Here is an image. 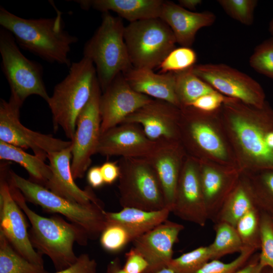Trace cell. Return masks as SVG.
<instances>
[{"label":"cell","mask_w":273,"mask_h":273,"mask_svg":"<svg viewBox=\"0 0 273 273\" xmlns=\"http://www.w3.org/2000/svg\"><path fill=\"white\" fill-rule=\"evenodd\" d=\"M256 206L252 188L239 184L224 201L214 222H226L235 228L239 220Z\"/></svg>","instance_id":"4316f807"},{"label":"cell","mask_w":273,"mask_h":273,"mask_svg":"<svg viewBox=\"0 0 273 273\" xmlns=\"http://www.w3.org/2000/svg\"><path fill=\"white\" fill-rule=\"evenodd\" d=\"M0 159L18 163L27 171L30 181L45 188L52 177L51 167L44 161L35 155L25 152L22 149L1 141Z\"/></svg>","instance_id":"484cf974"},{"label":"cell","mask_w":273,"mask_h":273,"mask_svg":"<svg viewBox=\"0 0 273 273\" xmlns=\"http://www.w3.org/2000/svg\"><path fill=\"white\" fill-rule=\"evenodd\" d=\"M270 216L272 221H273V210L267 212Z\"/></svg>","instance_id":"816d5d0a"},{"label":"cell","mask_w":273,"mask_h":273,"mask_svg":"<svg viewBox=\"0 0 273 273\" xmlns=\"http://www.w3.org/2000/svg\"><path fill=\"white\" fill-rule=\"evenodd\" d=\"M257 206L268 212L273 210V170H266L256 180L252 188Z\"/></svg>","instance_id":"f35d334b"},{"label":"cell","mask_w":273,"mask_h":273,"mask_svg":"<svg viewBox=\"0 0 273 273\" xmlns=\"http://www.w3.org/2000/svg\"><path fill=\"white\" fill-rule=\"evenodd\" d=\"M249 63L255 71L273 80V37L255 47Z\"/></svg>","instance_id":"e575fe53"},{"label":"cell","mask_w":273,"mask_h":273,"mask_svg":"<svg viewBox=\"0 0 273 273\" xmlns=\"http://www.w3.org/2000/svg\"><path fill=\"white\" fill-rule=\"evenodd\" d=\"M192 67L174 73L175 94L180 108L188 106L202 96L217 92L197 76Z\"/></svg>","instance_id":"83f0119b"},{"label":"cell","mask_w":273,"mask_h":273,"mask_svg":"<svg viewBox=\"0 0 273 273\" xmlns=\"http://www.w3.org/2000/svg\"><path fill=\"white\" fill-rule=\"evenodd\" d=\"M264 267L259 262V253H254L247 262L234 273H261Z\"/></svg>","instance_id":"ee69618b"},{"label":"cell","mask_w":273,"mask_h":273,"mask_svg":"<svg viewBox=\"0 0 273 273\" xmlns=\"http://www.w3.org/2000/svg\"><path fill=\"white\" fill-rule=\"evenodd\" d=\"M122 74L135 92L169 102L180 109L175 94L174 73H156L152 69L132 67Z\"/></svg>","instance_id":"7402d4cb"},{"label":"cell","mask_w":273,"mask_h":273,"mask_svg":"<svg viewBox=\"0 0 273 273\" xmlns=\"http://www.w3.org/2000/svg\"><path fill=\"white\" fill-rule=\"evenodd\" d=\"M179 142L161 141L146 158L153 167L160 183L166 207L171 212L181 170L183 153Z\"/></svg>","instance_id":"44dd1931"},{"label":"cell","mask_w":273,"mask_h":273,"mask_svg":"<svg viewBox=\"0 0 273 273\" xmlns=\"http://www.w3.org/2000/svg\"><path fill=\"white\" fill-rule=\"evenodd\" d=\"M22 106L11 97L8 101L1 99L0 141L22 149H30L43 161L48 159L49 154L71 146V141L55 138L24 126L20 120Z\"/></svg>","instance_id":"30bf717a"},{"label":"cell","mask_w":273,"mask_h":273,"mask_svg":"<svg viewBox=\"0 0 273 273\" xmlns=\"http://www.w3.org/2000/svg\"><path fill=\"white\" fill-rule=\"evenodd\" d=\"M161 141H153L135 123H123L101 134L96 154L121 157L146 158Z\"/></svg>","instance_id":"e0dca14e"},{"label":"cell","mask_w":273,"mask_h":273,"mask_svg":"<svg viewBox=\"0 0 273 273\" xmlns=\"http://www.w3.org/2000/svg\"><path fill=\"white\" fill-rule=\"evenodd\" d=\"M124 39L133 67L152 70L176 43L171 29L160 18L129 23L125 26Z\"/></svg>","instance_id":"ba28073f"},{"label":"cell","mask_w":273,"mask_h":273,"mask_svg":"<svg viewBox=\"0 0 273 273\" xmlns=\"http://www.w3.org/2000/svg\"><path fill=\"white\" fill-rule=\"evenodd\" d=\"M100 168L105 184L111 185L118 179L120 175L118 164L108 161L104 163Z\"/></svg>","instance_id":"7bdbcfd3"},{"label":"cell","mask_w":273,"mask_h":273,"mask_svg":"<svg viewBox=\"0 0 273 273\" xmlns=\"http://www.w3.org/2000/svg\"><path fill=\"white\" fill-rule=\"evenodd\" d=\"M121 18L102 13V22L85 43L83 57L92 61L102 92L119 74L133 67L124 39Z\"/></svg>","instance_id":"277c9868"},{"label":"cell","mask_w":273,"mask_h":273,"mask_svg":"<svg viewBox=\"0 0 273 273\" xmlns=\"http://www.w3.org/2000/svg\"><path fill=\"white\" fill-rule=\"evenodd\" d=\"M215 239L208 245L213 259H218L228 254L240 253L244 248L243 243L235 228L223 222L215 223Z\"/></svg>","instance_id":"f546056e"},{"label":"cell","mask_w":273,"mask_h":273,"mask_svg":"<svg viewBox=\"0 0 273 273\" xmlns=\"http://www.w3.org/2000/svg\"><path fill=\"white\" fill-rule=\"evenodd\" d=\"M228 99L229 97H225L218 92H215L201 96L188 106L203 112L209 113L218 109Z\"/></svg>","instance_id":"ab89813d"},{"label":"cell","mask_w":273,"mask_h":273,"mask_svg":"<svg viewBox=\"0 0 273 273\" xmlns=\"http://www.w3.org/2000/svg\"><path fill=\"white\" fill-rule=\"evenodd\" d=\"M152 273H175L172 270L168 267H164L159 270L153 272Z\"/></svg>","instance_id":"c3c4849f"},{"label":"cell","mask_w":273,"mask_h":273,"mask_svg":"<svg viewBox=\"0 0 273 273\" xmlns=\"http://www.w3.org/2000/svg\"><path fill=\"white\" fill-rule=\"evenodd\" d=\"M97 263L87 253L78 256L77 261L71 266L55 273H97Z\"/></svg>","instance_id":"b9f144b4"},{"label":"cell","mask_w":273,"mask_h":273,"mask_svg":"<svg viewBox=\"0 0 273 273\" xmlns=\"http://www.w3.org/2000/svg\"><path fill=\"white\" fill-rule=\"evenodd\" d=\"M84 10L112 11L129 22L159 18L163 0H75Z\"/></svg>","instance_id":"603a6c76"},{"label":"cell","mask_w":273,"mask_h":273,"mask_svg":"<svg viewBox=\"0 0 273 273\" xmlns=\"http://www.w3.org/2000/svg\"><path fill=\"white\" fill-rule=\"evenodd\" d=\"M184 229L183 224L167 219L134 240L133 248L148 263L145 273L168 266L173 258L174 245Z\"/></svg>","instance_id":"ac0fdd59"},{"label":"cell","mask_w":273,"mask_h":273,"mask_svg":"<svg viewBox=\"0 0 273 273\" xmlns=\"http://www.w3.org/2000/svg\"><path fill=\"white\" fill-rule=\"evenodd\" d=\"M52 18L25 19L0 7V25L22 49L51 63L70 67L71 47L78 38L65 29L61 12Z\"/></svg>","instance_id":"6da1fadb"},{"label":"cell","mask_w":273,"mask_h":273,"mask_svg":"<svg viewBox=\"0 0 273 273\" xmlns=\"http://www.w3.org/2000/svg\"><path fill=\"white\" fill-rule=\"evenodd\" d=\"M239 100L229 98L224 104L232 129L243 151L261 169L273 170V150L266 134L273 125V110L266 102L261 108H246Z\"/></svg>","instance_id":"8992f818"},{"label":"cell","mask_w":273,"mask_h":273,"mask_svg":"<svg viewBox=\"0 0 273 273\" xmlns=\"http://www.w3.org/2000/svg\"><path fill=\"white\" fill-rule=\"evenodd\" d=\"M48 159L52 175L46 188L64 198L79 204L102 202L96 197L89 186L82 190L75 184L71 169L72 145L61 151L49 154Z\"/></svg>","instance_id":"d6986e66"},{"label":"cell","mask_w":273,"mask_h":273,"mask_svg":"<svg viewBox=\"0 0 273 273\" xmlns=\"http://www.w3.org/2000/svg\"><path fill=\"white\" fill-rule=\"evenodd\" d=\"M212 259L209 246H200L173 258L167 267L175 273H194Z\"/></svg>","instance_id":"1f68e13d"},{"label":"cell","mask_w":273,"mask_h":273,"mask_svg":"<svg viewBox=\"0 0 273 273\" xmlns=\"http://www.w3.org/2000/svg\"><path fill=\"white\" fill-rule=\"evenodd\" d=\"M224 12L233 19L245 25L253 23L256 0H218Z\"/></svg>","instance_id":"8d00e7d4"},{"label":"cell","mask_w":273,"mask_h":273,"mask_svg":"<svg viewBox=\"0 0 273 273\" xmlns=\"http://www.w3.org/2000/svg\"><path fill=\"white\" fill-rule=\"evenodd\" d=\"M181 109L165 101L152 99L131 115L123 123L140 125L153 141L176 142L179 137Z\"/></svg>","instance_id":"5bb4252c"},{"label":"cell","mask_w":273,"mask_h":273,"mask_svg":"<svg viewBox=\"0 0 273 273\" xmlns=\"http://www.w3.org/2000/svg\"><path fill=\"white\" fill-rule=\"evenodd\" d=\"M0 273H49L20 255L0 232Z\"/></svg>","instance_id":"f1b7e54d"},{"label":"cell","mask_w":273,"mask_h":273,"mask_svg":"<svg viewBox=\"0 0 273 273\" xmlns=\"http://www.w3.org/2000/svg\"><path fill=\"white\" fill-rule=\"evenodd\" d=\"M261 210L256 206L243 215L237 222L235 229L244 247L258 250L260 249Z\"/></svg>","instance_id":"4dcf8cb0"},{"label":"cell","mask_w":273,"mask_h":273,"mask_svg":"<svg viewBox=\"0 0 273 273\" xmlns=\"http://www.w3.org/2000/svg\"><path fill=\"white\" fill-rule=\"evenodd\" d=\"M197 59L196 52L191 48H175L158 67L159 73H175L188 69L196 65Z\"/></svg>","instance_id":"836d02e7"},{"label":"cell","mask_w":273,"mask_h":273,"mask_svg":"<svg viewBox=\"0 0 273 273\" xmlns=\"http://www.w3.org/2000/svg\"><path fill=\"white\" fill-rule=\"evenodd\" d=\"M105 273H126L121 265L120 260L116 257L108 264Z\"/></svg>","instance_id":"bcb514c9"},{"label":"cell","mask_w":273,"mask_h":273,"mask_svg":"<svg viewBox=\"0 0 273 273\" xmlns=\"http://www.w3.org/2000/svg\"><path fill=\"white\" fill-rule=\"evenodd\" d=\"M102 93L97 77L91 96L77 117L72 141L71 169L74 179L84 176L92 162V156L96 154L101 135Z\"/></svg>","instance_id":"8fae6325"},{"label":"cell","mask_w":273,"mask_h":273,"mask_svg":"<svg viewBox=\"0 0 273 273\" xmlns=\"http://www.w3.org/2000/svg\"><path fill=\"white\" fill-rule=\"evenodd\" d=\"M69 68L68 74L55 85L47 103L52 114L54 130L61 127L72 141L77 117L91 96L97 77L92 61L83 57L72 63Z\"/></svg>","instance_id":"3957f363"},{"label":"cell","mask_w":273,"mask_h":273,"mask_svg":"<svg viewBox=\"0 0 273 273\" xmlns=\"http://www.w3.org/2000/svg\"><path fill=\"white\" fill-rule=\"evenodd\" d=\"M0 169V232L25 258L44 266L42 255L35 250L30 241L24 212L11 193L8 164L1 163Z\"/></svg>","instance_id":"4fadbf2b"},{"label":"cell","mask_w":273,"mask_h":273,"mask_svg":"<svg viewBox=\"0 0 273 273\" xmlns=\"http://www.w3.org/2000/svg\"><path fill=\"white\" fill-rule=\"evenodd\" d=\"M123 268L126 273H145L148 263L145 258L133 247L125 254Z\"/></svg>","instance_id":"60d3db41"},{"label":"cell","mask_w":273,"mask_h":273,"mask_svg":"<svg viewBox=\"0 0 273 273\" xmlns=\"http://www.w3.org/2000/svg\"><path fill=\"white\" fill-rule=\"evenodd\" d=\"M134 239V236L126 228L113 222H107L100 236L102 248L106 251L112 253L120 251Z\"/></svg>","instance_id":"d6a6232c"},{"label":"cell","mask_w":273,"mask_h":273,"mask_svg":"<svg viewBox=\"0 0 273 273\" xmlns=\"http://www.w3.org/2000/svg\"><path fill=\"white\" fill-rule=\"evenodd\" d=\"M200 177L209 219L213 222L224 201L233 190L228 176L211 167L200 171Z\"/></svg>","instance_id":"d4e9b609"},{"label":"cell","mask_w":273,"mask_h":273,"mask_svg":"<svg viewBox=\"0 0 273 273\" xmlns=\"http://www.w3.org/2000/svg\"><path fill=\"white\" fill-rule=\"evenodd\" d=\"M193 72L218 93L248 105L262 107L265 102L263 90L247 74L222 63L195 65Z\"/></svg>","instance_id":"7c38bea8"},{"label":"cell","mask_w":273,"mask_h":273,"mask_svg":"<svg viewBox=\"0 0 273 273\" xmlns=\"http://www.w3.org/2000/svg\"><path fill=\"white\" fill-rule=\"evenodd\" d=\"M0 54L2 70L10 88V97L21 105L32 95L38 96L47 102L50 96L43 81L42 66L26 58L12 33L2 27Z\"/></svg>","instance_id":"9c48e42d"},{"label":"cell","mask_w":273,"mask_h":273,"mask_svg":"<svg viewBox=\"0 0 273 273\" xmlns=\"http://www.w3.org/2000/svg\"><path fill=\"white\" fill-rule=\"evenodd\" d=\"M256 250L244 247L239 255L233 261L225 263L218 259H212L194 273H234L244 265Z\"/></svg>","instance_id":"74e56055"},{"label":"cell","mask_w":273,"mask_h":273,"mask_svg":"<svg viewBox=\"0 0 273 273\" xmlns=\"http://www.w3.org/2000/svg\"><path fill=\"white\" fill-rule=\"evenodd\" d=\"M87 181L91 188H99L104 184L100 166H95L90 167L87 172Z\"/></svg>","instance_id":"f6af8a7d"},{"label":"cell","mask_w":273,"mask_h":273,"mask_svg":"<svg viewBox=\"0 0 273 273\" xmlns=\"http://www.w3.org/2000/svg\"><path fill=\"white\" fill-rule=\"evenodd\" d=\"M171 212L200 226H205L209 220L200 170L192 159H188L181 168Z\"/></svg>","instance_id":"2e32d148"},{"label":"cell","mask_w":273,"mask_h":273,"mask_svg":"<svg viewBox=\"0 0 273 273\" xmlns=\"http://www.w3.org/2000/svg\"><path fill=\"white\" fill-rule=\"evenodd\" d=\"M261 273H273V270L268 267H264Z\"/></svg>","instance_id":"f907efd6"},{"label":"cell","mask_w":273,"mask_h":273,"mask_svg":"<svg viewBox=\"0 0 273 273\" xmlns=\"http://www.w3.org/2000/svg\"><path fill=\"white\" fill-rule=\"evenodd\" d=\"M171 212L167 208L157 211H147L125 207L119 212L105 211V216L107 222L123 225L131 232L135 239L167 220Z\"/></svg>","instance_id":"cb8c5ba5"},{"label":"cell","mask_w":273,"mask_h":273,"mask_svg":"<svg viewBox=\"0 0 273 273\" xmlns=\"http://www.w3.org/2000/svg\"><path fill=\"white\" fill-rule=\"evenodd\" d=\"M118 165V189L123 208L147 211L167 208L158 177L146 158L121 157Z\"/></svg>","instance_id":"52a82bcc"},{"label":"cell","mask_w":273,"mask_h":273,"mask_svg":"<svg viewBox=\"0 0 273 273\" xmlns=\"http://www.w3.org/2000/svg\"><path fill=\"white\" fill-rule=\"evenodd\" d=\"M152 99L133 90L122 73L118 75L101 96V134L122 123L128 116Z\"/></svg>","instance_id":"9a60e30c"},{"label":"cell","mask_w":273,"mask_h":273,"mask_svg":"<svg viewBox=\"0 0 273 273\" xmlns=\"http://www.w3.org/2000/svg\"><path fill=\"white\" fill-rule=\"evenodd\" d=\"M202 3L201 0H179V5L183 8L190 10H194Z\"/></svg>","instance_id":"7dc6e473"},{"label":"cell","mask_w":273,"mask_h":273,"mask_svg":"<svg viewBox=\"0 0 273 273\" xmlns=\"http://www.w3.org/2000/svg\"><path fill=\"white\" fill-rule=\"evenodd\" d=\"M268 31L271 34V36L273 37V18L270 21L268 25Z\"/></svg>","instance_id":"681fc988"},{"label":"cell","mask_w":273,"mask_h":273,"mask_svg":"<svg viewBox=\"0 0 273 273\" xmlns=\"http://www.w3.org/2000/svg\"><path fill=\"white\" fill-rule=\"evenodd\" d=\"M8 181L13 197L31 224L28 232L33 248L42 255H47L57 271L72 265L78 259L74 252V244L86 245L89 239L86 233L58 215L46 217L38 214L28 206L20 190L10 179Z\"/></svg>","instance_id":"7a4b0ae2"},{"label":"cell","mask_w":273,"mask_h":273,"mask_svg":"<svg viewBox=\"0 0 273 273\" xmlns=\"http://www.w3.org/2000/svg\"><path fill=\"white\" fill-rule=\"evenodd\" d=\"M260 242L259 262L263 267L273 270V221L270 215L262 210Z\"/></svg>","instance_id":"d590c367"},{"label":"cell","mask_w":273,"mask_h":273,"mask_svg":"<svg viewBox=\"0 0 273 273\" xmlns=\"http://www.w3.org/2000/svg\"><path fill=\"white\" fill-rule=\"evenodd\" d=\"M159 18L170 28L176 43L189 48L197 32L212 25L216 20L215 15L211 12H194L168 1H164Z\"/></svg>","instance_id":"ffe728a7"},{"label":"cell","mask_w":273,"mask_h":273,"mask_svg":"<svg viewBox=\"0 0 273 273\" xmlns=\"http://www.w3.org/2000/svg\"><path fill=\"white\" fill-rule=\"evenodd\" d=\"M9 178L26 201L46 212L59 213L81 228L89 239H96L107 224L103 202L81 204L64 198L47 188L26 179L10 170Z\"/></svg>","instance_id":"5b68a950"}]
</instances>
